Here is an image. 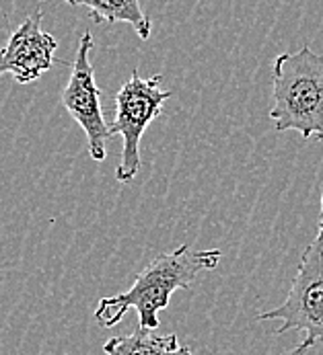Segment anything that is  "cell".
<instances>
[{"label": "cell", "instance_id": "obj_1", "mask_svg": "<svg viewBox=\"0 0 323 355\" xmlns=\"http://www.w3.org/2000/svg\"><path fill=\"white\" fill-rule=\"evenodd\" d=\"M222 253L218 249L192 251L188 245L153 259L136 277L130 290L106 296L95 306V320L103 327H115L128 310H136L138 327L159 329V312L169 306L173 292L188 290L202 271L215 269Z\"/></svg>", "mask_w": 323, "mask_h": 355}, {"label": "cell", "instance_id": "obj_2", "mask_svg": "<svg viewBox=\"0 0 323 355\" xmlns=\"http://www.w3.org/2000/svg\"><path fill=\"white\" fill-rule=\"evenodd\" d=\"M272 99L276 132L323 142V53L309 46L280 53L272 66Z\"/></svg>", "mask_w": 323, "mask_h": 355}, {"label": "cell", "instance_id": "obj_3", "mask_svg": "<svg viewBox=\"0 0 323 355\" xmlns=\"http://www.w3.org/2000/svg\"><path fill=\"white\" fill-rule=\"evenodd\" d=\"M258 320H278V335L290 331L303 335L301 343L290 355L305 354L323 341V196L317 234L301 257V265L286 300L274 310L258 314Z\"/></svg>", "mask_w": 323, "mask_h": 355}, {"label": "cell", "instance_id": "obj_4", "mask_svg": "<svg viewBox=\"0 0 323 355\" xmlns=\"http://www.w3.org/2000/svg\"><path fill=\"white\" fill-rule=\"evenodd\" d=\"M163 76L140 78L136 70L128 83L122 85L115 99V117L109 123V136L122 138V156L115 168L119 183H132L140 171V140L163 111V103L171 99V91L161 89Z\"/></svg>", "mask_w": 323, "mask_h": 355}, {"label": "cell", "instance_id": "obj_5", "mask_svg": "<svg viewBox=\"0 0 323 355\" xmlns=\"http://www.w3.org/2000/svg\"><path fill=\"white\" fill-rule=\"evenodd\" d=\"M91 50H93V35L91 31H85L81 35L74 62L70 64V78L60 101L70 113V117L83 128L91 158L101 162L108 156L106 144L111 136H109V123L101 111V89L95 85Z\"/></svg>", "mask_w": 323, "mask_h": 355}, {"label": "cell", "instance_id": "obj_6", "mask_svg": "<svg viewBox=\"0 0 323 355\" xmlns=\"http://www.w3.org/2000/svg\"><path fill=\"white\" fill-rule=\"evenodd\" d=\"M58 42L42 29V10L31 12L0 50V76L10 74L19 85H31L54 64Z\"/></svg>", "mask_w": 323, "mask_h": 355}, {"label": "cell", "instance_id": "obj_7", "mask_svg": "<svg viewBox=\"0 0 323 355\" xmlns=\"http://www.w3.org/2000/svg\"><path fill=\"white\" fill-rule=\"evenodd\" d=\"M103 352L108 355H192V349L179 345L175 335H157L153 329L142 327L132 335L108 339Z\"/></svg>", "mask_w": 323, "mask_h": 355}, {"label": "cell", "instance_id": "obj_8", "mask_svg": "<svg viewBox=\"0 0 323 355\" xmlns=\"http://www.w3.org/2000/svg\"><path fill=\"white\" fill-rule=\"evenodd\" d=\"M72 6H85L91 10L93 23H130L138 37L147 42L153 31L151 19L140 8L138 0H64Z\"/></svg>", "mask_w": 323, "mask_h": 355}]
</instances>
